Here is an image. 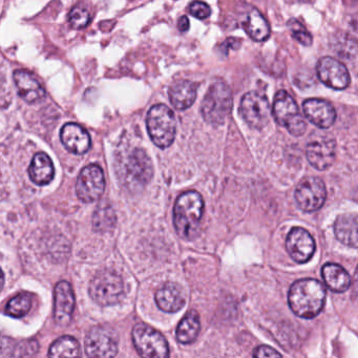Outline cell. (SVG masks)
Masks as SVG:
<instances>
[{
    "instance_id": "obj_1",
    "label": "cell",
    "mask_w": 358,
    "mask_h": 358,
    "mask_svg": "<svg viewBox=\"0 0 358 358\" xmlns=\"http://www.w3.org/2000/svg\"><path fill=\"white\" fill-rule=\"evenodd\" d=\"M324 285L313 278L296 280L290 287L289 306L293 313L301 318H314L322 312L326 301Z\"/></svg>"
},
{
    "instance_id": "obj_2",
    "label": "cell",
    "mask_w": 358,
    "mask_h": 358,
    "mask_svg": "<svg viewBox=\"0 0 358 358\" xmlns=\"http://www.w3.org/2000/svg\"><path fill=\"white\" fill-rule=\"evenodd\" d=\"M203 213L204 201L199 192H184L177 199L173 209V224L180 238L190 241L198 236Z\"/></svg>"
},
{
    "instance_id": "obj_3",
    "label": "cell",
    "mask_w": 358,
    "mask_h": 358,
    "mask_svg": "<svg viewBox=\"0 0 358 358\" xmlns=\"http://www.w3.org/2000/svg\"><path fill=\"white\" fill-rule=\"evenodd\" d=\"M146 127L155 145L167 148L175 141L177 122L171 108L164 104H156L148 113Z\"/></svg>"
},
{
    "instance_id": "obj_4",
    "label": "cell",
    "mask_w": 358,
    "mask_h": 358,
    "mask_svg": "<svg viewBox=\"0 0 358 358\" xmlns=\"http://www.w3.org/2000/svg\"><path fill=\"white\" fill-rule=\"evenodd\" d=\"M232 108V94L223 80L209 87L201 106L203 118L213 125L223 124Z\"/></svg>"
},
{
    "instance_id": "obj_5",
    "label": "cell",
    "mask_w": 358,
    "mask_h": 358,
    "mask_svg": "<svg viewBox=\"0 0 358 358\" xmlns=\"http://www.w3.org/2000/svg\"><path fill=\"white\" fill-rule=\"evenodd\" d=\"M119 177L129 189L143 188L152 178V161L148 154L139 148L129 152L122 162Z\"/></svg>"
},
{
    "instance_id": "obj_6",
    "label": "cell",
    "mask_w": 358,
    "mask_h": 358,
    "mask_svg": "<svg viewBox=\"0 0 358 358\" xmlns=\"http://www.w3.org/2000/svg\"><path fill=\"white\" fill-rule=\"evenodd\" d=\"M272 115L278 124L295 137L303 136L307 129V123L299 112L296 102L286 91L278 92L274 97Z\"/></svg>"
},
{
    "instance_id": "obj_7",
    "label": "cell",
    "mask_w": 358,
    "mask_h": 358,
    "mask_svg": "<svg viewBox=\"0 0 358 358\" xmlns=\"http://www.w3.org/2000/svg\"><path fill=\"white\" fill-rule=\"evenodd\" d=\"M124 294L122 278L112 270L96 274L90 285V295L98 305L112 306L119 303Z\"/></svg>"
},
{
    "instance_id": "obj_8",
    "label": "cell",
    "mask_w": 358,
    "mask_h": 358,
    "mask_svg": "<svg viewBox=\"0 0 358 358\" xmlns=\"http://www.w3.org/2000/svg\"><path fill=\"white\" fill-rule=\"evenodd\" d=\"M133 341L138 353L143 357L163 358L169 356L166 339L148 324H139L134 328Z\"/></svg>"
},
{
    "instance_id": "obj_9",
    "label": "cell",
    "mask_w": 358,
    "mask_h": 358,
    "mask_svg": "<svg viewBox=\"0 0 358 358\" xmlns=\"http://www.w3.org/2000/svg\"><path fill=\"white\" fill-rule=\"evenodd\" d=\"M85 347L91 357H114L118 353V336L110 327H94L85 337Z\"/></svg>"
},
{
    "instance_id": "obj_10",
    "label": "cell",
    "mask_w": 358,
    "mask_h": 358,
    "mask_svg": "<svg viewBox=\"0 0 358 358\" xmlns=\"http://www.w3.org/2000/svg\"><path fill=\"white\" fill-rule=\"evenodd\" d=\"M240 112L249 127L262 129L269 122L271 108L265 95L257 92H249L242 98Z\"/></svg>"
},
{
    "instance_id": "obj_11",
    "label": "cell",
    "mask_w": 358,
    "mask_h": 358,
    "mask_svg": "<svg viewBox=\"0 0 358 358\" xmlns=\"http://www.w3.org/2000/svg\"><path fill=\"white\" fill-rule=\"evenodd\" d=\"M327 190L324 182L317 177H308L301 180L295 190V200L301 210L314 213L324 206Z\"/></svg>"
},
{
    "instance_id": "obj_12",
    "label": "cell",
    "mask_w": 358,
    "mask_h": 358,
    "mask_svg": "<svg viewBox=\"0 0 358 358\" xmlns=\"http://www.w3.org/2000/svg\"><path fill=\"white\" fill-rule=\"evenodd\" d=\"M106 187L103 171L98 165H89L81 171L76 182V194L83 202L98 200Z\"/></svg>"
},
{
    "instance_id": "obj_13",
    "label": "cell",
    "mask_w": 358,
    "mask_h": 358,
    "mask_svg": "<svg viewBox=\"0 0 358 358\" xmlns=\"http://www.w3.org/2000/svg\"><path fill=\"white\" fill-rule=\"evenodd\" d=\"M307 160L317 171H326L334 163L336 143L329 136L312 138L306 150Z\"/></svg>"
},
{
    "instance_id": "obj_14",
    "label": "cell",
    "mask_w": 358,
    "mask_h": 358,
    "mask_svg": "<svg viewBox=\"0 0 358 358\" xmlns=\"http://www.w3.org/2000/svg\"><path fill=\"white\" fill-rule=\"evenodd\" d=\"M317 76L326 87L341 91L350 85V74L345 64L332 57H324L317 64Z\"/></svg>"
},
{
    "instance_id": "obj_15",
    "label": "cell",
    "mask_w": 358,
    "mask_h": 358,
    "mask_svg": "<svg viewBox=\"0 0 358 358\" xmlns=\"http://www.w3.org/2000/svg\"><path fill=\"white\" fill-rule=\"evenodd\" d=\"M286 248L293 261L305 264L315 252V242L307 230L301 227H293L287 236Z\"/></svg>"
},
{
    "instance_id": "obj_16",
    "label": "cell",
    "mask_w": 358,
    "mask_h": 358,
    "mask_svg": "<svg viewBox=\"0 0 358 358\" xmlns=\"http://www.w3.org/2000/svg\"><path fill=\"white\" fill-rule=\"evenodd\" d=\"M54 318L60 326H66L72 320L75 308V295L70 282H58L54 292Z\"/></svg>"
},
{
    "instance_id": "obj_17",
    "label": "cell",
    "mask_w": 358,
    "mask_h": 358,
    "mask_svg": "<svg viewBox=\"0 0 358 358\" xmlns=\"http://www.w3.org/2000/svg\"><path fill=\"white\" fill-rule=\"evenodd\" d=\"M303 108L308 120L320 129H329L336 120L334 108L326 100L312 98L303 102Z\"/></svg>"
},
{
    "instance_id": "obj_18",
    "label": "cell",
    "mask_w": 358,
    "mask_h": 358,
    "mask_svg": "<svg viewBox=\"0 0 358 358\" xmlns=\"http://www.w3.org/2000/svg\"><path fill=\"white\" fill-rule=\"evenodd\" d=\"M13 78L18 95L27 103H37L45 99V90L32 73L18 70L14 72Z\"/></svg>"
},
{
    "instance_id": "obj_19",
    "label": "cell",
    "mask_w": 358,
    "mask_h": 358,
    "mask_svg": "<svg viewBox=\"0 0 358 358\" xmlns=\"http://www.w3.org/2000/svg\"><path fill=\"white\" fill-rule=\"evenodd\" d=\"M60 139L69 152L75 155H83L91 148V137L89 133L76 123H68L60 131Z\"/></svg>"
},
{
    "instance_id": "obj_20",
    "label": "cell",
    "mask_w": 358,
    "mask_h": 358,
    "mask_svg": "<svg viewBox=\"0 0 358 358\" xmlns=\"http://www.w3.org/2000/svg\"><path fill=\"white\" fill-rule=\"evenodd\" d=\"M334 234L337 240L345 246L358 248L357 213L339 215L334 223Z\"/></svg>"
},
{
    "instance_id": "obj_21",
    "label": "cell",
    "mask_w": 358,
    "mask_h": 358,
    "mask_svg": "<svg viewBox=\"0 0 358 358\" xmlns=\"http://www.w3.org/2000/svg\"><path fill=\"white\" fill-rule=\"evenodd\" d=\"M185 293L179 285L169 282L162 288L159 289L156 293V303L162 311H179L185 305Z\"/></svg>"
},
{
    "instance_id": "obj_22",
    "label": "cell",
    "mask_w": 358,
    "mask_h": 358,
    "mask_svg": "<svg viewBox=\"0 0 358 358\" xmlns=\"http://www.w3.org/2000/svg\"><path fill=\"white\" fill-rule=\"evenodd\" d=\"M53 162L45 152L35 155L29 169L31 180L37 185H48L54 179Z\"/></svg>"
},
{
    "instance_id": "obj_23",
    "label": "cell",
    "mask_w": 358,
    "mask_h": 358,
    "mask_svg": "<svg viewBox=\"0 0 358 358\" xmlns=\"http://www.w3.org/2000/svg\"><path fill=\"white\" fill-rule=\"evenodd\" d=\"M196 87L190 81H179L169 89V99L173 108L184 110L196 101Z\"/></svg>"
},
{
    "instance_id": "obj_24",
    "label": "cell",
    "mask_w": 358,
    "mask_h": 358,
    "mask_svg": "<svg viewBox=\"0 0 358 358\" xmlns=\"http://www.w3.org/2000/svg\"><path fill=\"white\" fill-rule=\"evenodd\" d=\"M322 275L327 286L337 293L345 292L351 286V278L345 268L337 264H326L322 267Z\"/></svg>"
},
{
    "instance_id": "obj_25",
    "label": "cell",
    "mask_w": 358,
    "mask_h": 358,
    "mask_svg": "<svg viewBox=\"0 0 358 358\" xmlns=\"http://www.w3.org/2000/svg\"><path fill=\"white\" fill-rule=\"evenodd\" d=\"M247 34L257 43L267 41L270 36V27L267 20L259 13V10L251 9L247 13L246 18L243 22Z\"/></svg>"
},
{
    "instance_id": "obj_26",
    "label": "cell",
    "mask_w": 358,
    "mask_h": 358,
    "mask_svg": "<svg viewBox=\"0 0 358 358\" xmlns=\"http://www.w3.org/2000/svg\"><path fill=\"white\" fill-rule=\"evenodd\" d=\"M199 331H200V317L196 311H189L180 322L176 337L180 343L188 345L196 338Z\"/></svg>"
},
{
    "instance_id": "obj_27",
    "label": "cell",
    "mask_w": 358,
    "mask_h": 358,
    "mask_svg": "<svg viewBox=\"0 0 358 358\" xmlns=\"http://www.w3.org/2000/svg\"><path fill=\"white\" fill-rule=\"evenodd\" d=\"M331 48L338 57L345 60L354 59L358 54V43L345 33L334 35L331 41Z\"/></svg>"
},
{
    "instance_id": "obj_28",
    "label": "cell",
    "mask_w": 358,
    "mask_h": 358,
    "mask_svg": "<svg viewBox=\"0 0 358 358\" xmlns=\"http://www.w3.org/2000/svg\"><path fill=\"white\" fill-rule=\"evenodd\" d=\"M80 355V345L77 339L72 336H62L58 338L49 350L52 357H76Z\"/></svg>"
},
{
    "instance_id": "obj_29",
    "label": "cell",
    "mask_w": 358,
    "mask_h": 358,
    "mask_svg": "<svg viewBox=\"0 0 358 358\" xmlns=\"http://www.w3.org/2000/svg\"><path fill=\"white\" fill-rule=\"evenodd\" d=\"M116 224V215L110 205L100 204L94 215L93 225L96 231L106 232Z\"/></svg>"
},
{
    "instance_id": "obj_30",
    "label": "cell",
    "mask_w": 358,
    "mask_h": 358,
    "mask_svg": "<svg viewBox=\"0 0 358 358\" xmlns=\"http://www.w3.org/2000/svg\"><path fill=\"white\" fill-rule=\"evenodd\" d=\"M32 307V295L30 293H20L8 303L6 313L13 317H22L29 313Z\"/></svg>"
},
{
    "instance_id": "obj_31",
    "label": "cell",
    "mask_w": 358,
    "mask_h": 358,
    "mask_svg": "<svg viewBox=\"0 0 358 358\" xmlns=\"http://www.w3.org/2000/svg\"><path fill=\"white\" fill-rule=\"evenodd\" d=\"M91 22V14L85 6L79 5L73 8L69 14V22L77 30L85 28Z\"/></svg>"
},
{
    "instance_id": "obj_32",
    "label": "cell",
    "mask_w": 358,
    "mask_h": 358,
    "mask_svg": "<svg viewBox=\"0 0 358 358\" xmlns=\"http://www.w3.org/2000/svg\"><path fill=\"white\" fill-rule=\"evenodd\" d=\"M288 26L295 41H299L301 45H305V47H309L312 45L311 34L306 30L305 27L301 22H297L296 20H290L288 22Z\"/></svg>"
},
{
    "instance_id": "obj_33",
    "label": "cell",
    "mask_w": 358,
    "mask_h": 358,
    "mask_svg": "<svg viewBox=\"0 0 358 358\" xmlns=\"http://www.w3.org/2000/svg\"><path fill=\"white\" fill-rule=\"evenodd\" d=\"M189 12L192 16L198 20H206L210 16L211 10L207 3L196 0L189 6Z\"/></svg>"
},
{
    "instance_id": "obj_34",
    "label": "cell",
    "mask_w": 358,
    "mask_h": 358,
    "mask_svg": "<svg viewBox=\"0 0 358 358\" xmlns=\"http://www.w3.org/2000/svg\"><path fill=\"white\" fill-rule=\"evenodd\" d=\"M253 356L257 358L282 357V354L269 345H259V347L255 348Z\"/></svg>"
},
{
    "instance_id": "obj_35",
    "label": "cell",
    "mask_w": 358,
    "mask_h": 358,
    "mask_svg": "<svg viewBox=\"0 0 358 358\" xmlns=\"http://www.w3.org/2000/svg\"><path fill=\"white\" fill-rule=\"evenodd\" d=\"M37 350H38V345H37L36 341H24V343H20V348H18L17 351H16L15 355H33V354L36 353Z\"/></svg>"
},
{
    "instance_id": "obj_36",
    "label": "cell",
    "mask_w": 358,
    "mask_h": 358,
    "mask_svg": "<svg viewBox=\"0 0 358 358\" xmlns=\"http://www.w3.org/2000/svg\"><path fill=\"white\" fill-rule=\"evenodd\" d=\"M189 20L186 16H182L178 22V28L181 32H186L189 29Z\"/></svg>"
},
{
    "instance_id": "obj_37",
    "label": "cell",
    "mask_w": 358,
    "mask_h": 358,
    "mask_svg": "<svg viewBox=\"0 0 358 358\" xmlns=\"http://www.w3.org/2000/svg\"><path fill=\"white\" fill-rule=\"evenodd\" d=\"M353 293H354V295H357V296H358V267H357V269H356L355 274H354Z\"/></svg>"
}]
</instances>
